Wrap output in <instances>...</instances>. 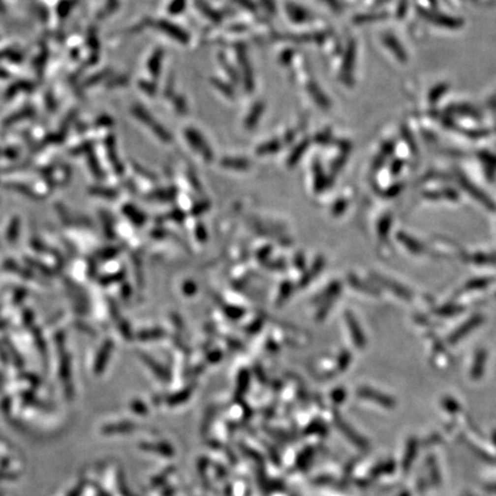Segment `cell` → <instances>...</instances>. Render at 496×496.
I'll list each match as a JSON object with an SVG mask.
<instances>
[{
    "mask_svg": "<svg viewBox=\"0 0 496 496\" xmlns=\"http://www.w3.org/2000/svg\"><path fill=\"white\" fill-rule=\"evenodd\" d=\"M132 113L134 114V116L137 117L138 120H140L144 124H146L151 127V130L153 131V133L155 136H157V138L164 143H170L171 141V134L169 131L165 129L164 126H162L160 123L156 122L153 117L150 115V113L146 112L143 107L136 106L133 107Z\"/></svg>",
    "mask_w": 496,
    "mask_h": 496,
    "instance_id": "1",
    "label": "cell"
},
{
    "mask_svg": "<svg viewBox=\"0 0 496 496\" xmlns=\"http://www.w3.org/2000/svg\"><path fill=\"white\" fill-rule=\"evenodd\" d=\"M184 133L186 140H187V143L191 145L193 150L198 152V153L205 158L206 162L213 161L214 158L213 150L210 148L208 143L205 140V138L201 136V133H200L199 131L193 129V127H187V129L184 131Z\"/></svg>",
    "mask_w": 496,
    "mask_h": 496,
    "instance_id": "2",
    "label": "cell"
},
{
    "mask_svg": "<svg viewBox=\"0 0 496 496\" xmlns=\"http://www.w3.org/2000/svg\"><path fill=\"white\" fill-rule=\"evenodd\" d=\"M460 183H461L462 187H463L465 191H466L467 193H470V194L473 196L474 199L479 200V201H480L482 205L486 207V208L491 209L492 212H494V210L496 209L495 203L493 202L487 195L484 194V192L480 191V189H479L478 187H475L474 185H472V183L470 181H467V179L463 177V176H461L460 177Z\"/></svg>",
    "mask_w": 496,
    "mask_h": 496,
    "instance_id": "3",
    "label": "cell"
},
{
    "mask_svg": "<svg viewBox=\"0 0 496 496\" xmlns=\"http://www.w3.org/2000/svg\"><path fill=\"white\" fill-rule=\"evenodd\" d=\"M157 29H160L161 31H163L164 33H167L168 36H170L174 39L178 40L179 43H187L189 37L186 31L181 29L176 24H172L168 21H157L156 22Z\"/></svg>",
    "mask_w": 496,
    "mask_h": 496,
    "instance_id": "4",
    "label": "cell"
},
{
    "mask_svg": "<svg viewBox=\"0 0 496 496\" xmlns=\"http://www.w3.org/2000/svg\"><path fill=\"white\" fill-rule=\"evenodd\" d=\"M238 58H239V61L241 63V67H243V76H244V84L245 89L247 91H251L254 88V78H253V71H251V68L249 65V61H248L246 51H245L244 47H240L238 50Z\"/></svg>",
    "mask_w": 496,
    "mask_h": 496,
    "instance_id": "5",
    "label": "cell"
},
{
    "mask_svg": "<svg viewBox=\"0 0 496 496\" xmlns=\"http://www.w3.org/2000/svg\"><path fill=\"white\" fill-rule=\"evenodd\" d=\"M344 318H346L347 325H348V327H349L351 337H353L355 343H356L357 346H362V344L364 343V336H363V333H362L360 324L357 323L355 316L350 311H346Z\"/></svg>",
    "mask_w": 496,
    "mask_h": 496,
    "instance_id": "6",
    "label": "cell"
},
{
    "mask_svg": "<svg viewBox=\"0 0 496 496\" xmlns=\"http://www.w3.org/2000/svg\"><path fill=\"white\" fill-rule=\"evenodd\" d=\"M374 279H375V281H379L380 284H384L385 287H387L388 289H391L392 292H394L396 295H399L400 298H402V299H405V300H409L410 298H411V293H410L409 289H406L405 287H402V286H400L398 282H394V281H392V280H389V279L387 278H382L380 277L379 275H374Z\"/></svg>",
    "mask_w": 496,
    "mask_h": 496,
    "instance_id": "7",
    "label": "cell"
},
{
    "mask_svg": "<svg viewBox=\"0 0 496 496\" xmlns=\"http://www.w3.org/2000/svg\"><path fill=\"white\" fill-rule=\"evenodd\" d=\"M482 322V317L481 316H473L472 318L466 320V323H464L460 329L456 330V332H454L451 334L450 340L451 342H455V341L460 340L462 337H464L465 334H467L471 330H473L474 327H477L479 324H481Z\"/></svg>",
    "mask_w": 496,
    "mask_h": 496,
    "instance_id": "8",
    "label": "cell"
},
{
    "mask_svg": "<svg viewBox=\"0 0 496 496\" xmlns=\"http://www.w3.org/2000/svg\"><path fill=\"white\" fill-rule=\"evenodd\" d=\"M308 92L311 98L315 100V102L322 108L327 109L330 107V101L327 99V96L324 94V92L322 91V89L319 88L318 84L316 82H310L308 85Z\"/></svg>",
    "mask_w": 496,
    "mask_h": 496,
    "instance_id": "9",
    "label": "cell"
},
{
    "mask_svg": "<svg viewBox=\"0 0 496 496\" xmlns=\"http://www.w3.org/2000/svg\"><path fill=\"white\" fill-rule=\"evenodd\" d=\"M264 110V103L263 102H256L253 106V108L250 109V113L248 114V116L246 117V121H245V127L247 130H253L256 124L260 121L262 114H263Z\"/></svg>",
    "mask_w": 496,
    "mask_h": 496,
    "instance_id": "10",
    "label": "cell"
},
{
    "mask_svg": "<svg viewBox=\"0 0 496 496\" xmlns=\"http://www.w3.org/2000/svg\"><path fill=\"white\" fill-rule=\"evenodd\" d=\"M324 264H325V260H324L323 256H318L316 258V261L313 262L312 267L309 269L308 271L306 272V276H303L301 280H300V286H307L310 281L312 280L313 278L316 277L317 275L319 274L320 271L323 270Z\"/></svg>",
    "mask_w": 496,
    "mask_h": 496,
    "instance_id": "11",
    "label": "cell"
},
{
    "mask_svg": "<svg viewBox=\"0 0 496 496\" xmlns=\"http://www.w3.org/2000/svg\"><path fill=\"white\" fill-rule=\"evenodd\" d=\"M222 167L232 169V170H247L250 167V162L243 157H224L220 161Z\"/></svg>",
    "mask_w": 496,
    "mask_h": 496,
    "instance_id": "12",
    "label": "cell"
},
{
    "mask_svg": "<svg viewBox=\"0 0 496 496\" xmlns=\"http://www.w3.org/2000/svg\"><path fill=\"white\" fill-rule=\"evenodd\" d=\"M286 9H287L288 16L291 17V20L294 21V22L298 23L306 22V21H308L309 19V13L307 12L305 8H302V7H300L298 5H294V3H288V5L286 6Z\"/></svg>",
    "mask_w": 496,
    "mask_h": 496,
    "instance_id": "13",
    "label": "cell"
},
{
    "mask_svg": "<svg viewBox=\"0 0 496 496\" xmlns=\"http://www.w3.org/2000/svg\"><path fill=\"white\" fill-rule=\"evenodd\" d=\"M313 174H315L313 175V187H315V191L322 192L327 184L326 178L324 176L322 167H320L318 161H315V163H313Z\"/></svg>",
    "mask_w": 496,
    "mask_h": 496,
    "instance_id": "14",
    "label": "cell"
},
{
    "mask_svg": "<svg viewBox=\"0 0 496 496\" xmlns=\"http://www.w3.org/2000/svg\"><path fill=\"white\" fill-rule=\"evenodd\" d=\"M308 147H309L308 140H303L298 145V146L294 147V150L291 152V154H289L288 156L287 160L288 167H294V165L299 162L300 158H301L302 155L305 154V152L308 150Z\"/></svg>",
    "mask_w": 496,
    "mask_h": 496,
    "instance_id": "15",
    "label": "cell"
},
{
    "mask_svg": "<svg viewBox=\"0 0 496 496\" xmlns=\"http://www.w3.org/2000/svg\"><path fill=\"white\" fill-rule=\"evenodd\" d=\"M123 213L125 214L127 218H130L131 222H133L136 225H143L145 223V219H146L145 218L144 214L133 206H125L123 209Z\"/></svg>",
    "mask_w": 496,
    "mask_h": 496,
    "instance_id": "16",
    "label": "cell"
},
{
    "mask_svg": "<svg viewBox=\"0 0 496 496\" xmlns=\"http://www.w3.org/2000/svg\"><path fill=\"white\" fill-rule=\"evenodd\" d=\"M398 237H399V240L401 241L403 245H405V246L408 247V249L410 251H412V253L419 254V253H422V251H424V246L419 243V241L412 239V238H410L409 236H406V234H404V233H399Z\"/></svg>",
    "mask_w": 496,
    "mask_h": 496,
    "instance_id": "17",
    "label": "cell"
},
{
    "mask_svg": "<svg viewBox=\"0 0 496 496\" xmlns=\"http://www.w3.org/2000/svg\"><path fill=\"white\" fill-rule=\"evenodd\" d=\"M281 148V143L277 139L267 141V143L260 145L256 148V154L265 155V154H274Z\"/></svg>",
    "mask_w": 496,
    "mask_h": 496,
    "instance_id": "18",
    "label": "cell"
},
{
    "mask_svg": "<svg viewBox=\"0 0 496 496\" xmlns=\"http://www.w3.org/2000/svg\"><path fill=\"white\" fill-rule=\"evenodd\" d=\"M162 55H163L162 51L157 50L153 54V57L150 59V61H148V69H150L151 74L153 75L154 77H156V76H158V74H160Z\"/></svg>",
    "mask_w": 496,
    "mask_h": 496,
    "instance_id": "19",
    "label": "cell"
},
{
    "mask_svg": "<svg viewBox=\"0 0 496 496\" xmlns=\"http://www.w3.org/2000/svg\"><path fill=\"white\" fill-rule=\"evenodd\" d=\"M292 291H293L292 282H289V281L281 282L280 288H279V295L277 298V303L279 306L282 305V302H285L286 300L291 296Z\"/></svg>",
    "mask_w": 496,
    "mask_h": 496,
    "instance_id": "20",
    "label": "cell"
},
{
    "mask_svg": "<svg viewBox=\"0 0 496 496\" xmlns=\"http://www.w3.org/2000/svg\"><path fill=\"white\" fill-rule=\"evenodd\" d=\"M198 6L201 12L205 14L207 17H209V20L215 21V22H219L220 21V15L217 12H215L213 8L207 5V3L203 1V0H198Z\"/></svg>",
    "mask_w": 496,
    "mask_h": 496,
    "instance_id": "21",
    "label": "cell"
},
{
    "mask_svg": "<svg viewBox=\"0 0 496 496\" xmlns=\"http://www.w3.org/2000/svg\"><path fill=\"white\" fill-rule=\"evenodd\" d=\"M107 148H108V155H109V160L112 161V163L114 164V168H115V171L117 174H122L123 172V167L121 164V162H119L116 157V152H115V146H114L113 139H110V144H107Z\"/></svg>",
    "mask_w": 496,
    "mask_h": 496,
    "instance_id": "22",
    "label": "cell"
},
{
    "mask_svg": "<svg viewBox=\"0 0 496 496\" xmlns=\"http://www.w3.org/2000/svg\"><path fill=\"white\" fill-rule=\"evenodd\" d=\"M176 196V189L175 188H163L160 189V191L154 192L153 193V198L157 200H172Z\"/></svg>",
    "mask_w": 496,
    "mask_h": 496,
    "instance_id": "23",
    "label": "cell"
},
{
    "mask_svg": "<svg viewBox=\"0 0 496 496\" xmlns=\"http://www.w3.org/2000/svg\"><path fill=\"white\" fill-rule=\"evenodd\" d=\"M389 225H391V217L386 216L380 220L379 223V238L380 240H385V238H387V234L389 232Z\"/></svg>",
    "mask_w": 496,
    "mask_h": 496,
    "instance_id": "24",
    "label": "cell"
},
{
    "mask_svg": "<svg viewBox=\"0 0 496 496\" xmlns=\"http://www.w3.org/2000/svg\"><path fill=\"white\" fill-rule=\"evenodd\" d=\"M348 281H350V284H351V286H353V287H355L356 289H360V291H364V292H368V293H373L374 295H375V293H378L377 289H374L373 287H365L363 282L358 280L357 278H355L354 276H350V277H348Z\"/></svg>",
    "mask_w": 496,
    "mask_h": 496,
    "instance_id": "25",
    "label": "cell"
},
{
    "mask_svg": "<svg viewBox=\"0 0 496 496\" xmlns=\"http://www.w3.org/2000/svg\"><path fill=\"white\" fill-rule=\"evenodd\" d=\"M425 195L427 196V198H431V199L443 198V196H446V198H448V199H456L457 198V194L453 191V189H447V191H442V192H430V193H426Z\"/></svg>",
    "mask_w": 496,
    "mask_h": 496,
    "instance_id": "26",
    "label": "cell"
},
{
    "mask_svg": "<svg viewBox=\"0 0 496 496\" xmlns=\"http://www.w3.org/2000/svg\"><path fill=\"white\" fill-rule=\"evenodd\" d=\"M19 230H20V219H13V222L12 224H10V226H9V229H8V234H7V237H8V240L9 241H15L16 240V238L17 236H19Z\"/></svg>",
    "mask_w": 496,
    "mask_h": 496,
    "instance_id": "27",
    "label": "cell"
},
{
    "mask_svg": "<svg viewBox=\"0 0 496 496\" xmlns=\"http://www.w3.org/2000/svg\"><path fill=\"white\" fill-rule=\"evenodd\" d=\"M488 284H489V280L486 278L473 279V280L468 281L465 287H466L467 289H480V288L486 287V286H488Z\"/></svg>",
    "mask_w": 496,
    "mask_h": 496,
    "instance_id": "28",
    "label": "cell"
},
{
    "mask_svg": "<svg viewBox=\"0 0 496 496\" xmlns=\"http://www.w3.org/2000/svg\"><path fill=\"white\" fill-rule=\"evenodd\" d=\"M225 313H226L227 317H230V318L238 319V318H240V317L244 316L245 310L241 309V308H238V307L230 306L225 309Z\"/></svg>",
    "mask_w": 496,
    "mask_h": 496,
    "instance_id": "29",
    "label": "cell"
},
{
    "mask_svg": "<svg viewBox=\"0 0 496 496\" xmlns=\"http://www.w3.org/2000/svg\"><path fill=\"white\" fill-rule=\"evenodd\" d=\"M163 336V332H162V330L160 329H154V330H148V331H144V332H141L139 333V338H141V339H155V338H160Z\"/></svg>",
    "mask_w": 496,
    "mask_h": 496,
    "instance_id": "30",
    "label": "cell"
},
{
    "mask_svg": "<svg viewBox=\"0 0 496 496\" xmlns=\"http://www.w3.org/2000/svg\"><path fill=\"white\" fill-rule=\"evenodd\" d=\"M213 84L215 85L217 89L220 90V91H222L226 96H231V98L233 96V90L231 89V86L226 85L225 83L220 82V81H218V79H213Z\"/></svg>",
    "mask_w": 496,
    "mask_h": 496,
    "instance_id": "31",
    "label": "cell"
},
{
    "mask_svg": "<svg viewBox=\"0 0 496 496\" xmlns=\"http://www.w3.org/2000/svg\"><path fill=\"white\" fill-rule=\"evenodd\" d=\"M186 3V0H174L169 6V12L170 14H178L183 12Z\"/></svg>",
    "mask_w": 496,
    "mask_h": 496,
    "instance_id": "32",
    "label": "cell"
},
{
    "mask_svg": "<svg viewBox=\"0 0 496 496\" xmlns=\"http://www.w3.org/2000/svg\"><path fill=\"white\" fill-rule=\"evenodd\" d=\"M461 311H462L461 307L447 306V307H443V308L439 309V312L437 313H440V315H443V316H453V315H456V313H460Z\"/></svg>",
    "mask_w": 496,
    "mask_h": 496,
    "instance_id": "33",
    "label": "cell"
},
{
    "mask_svg": "<svg viewBox=\"0 0 496 496\" xmlns=\"http://www.w3.org/2000/svg\"><path fill=\"white\" fill-rule=\"evenodd\" d=\"M351 60H353V53H351V51H349L346 54V59H344V62H343V68H342V75L343 76H349L350 75Z\"/></svg>",
    "mask_w": 496,
    "mask_h": 496,
    "instance_id": "34",
    "label": "cell"
},
{
    "mask_svg": "<svg viewBox=\"0 0 496 496\" xmlns=\"http://www.w3.org/2000/svg\"><path fill=\"white\" fill-rule=\"evenodd\" d=\"M91 192H93V194L100 195V196H105V198H114L115 196V192L112 191V189L108 188H100V187H94L91 189Z\"/></svg>",
    "mask_w": 496,
    "mask_h": 496,
    "instance_id": "35",
    "label": "cell"
},
{
    "mask_svg": "<svg viewBox=\"0 0 496 496\" xmlns=\"http://www.w3.org/2000/svg\"><path fill=\"white\" fill-rule=\"evenodd\" d=\"M209 206H210V205H209V203L207 202V201H203V202H199V203H196V205L192 208V214H193V215L198 216V215H200V214L205 213L206 210H208Z\"/></svg>",
    "mask_w": 496,
    "mask_h": 496,
    "instance_id": "36",
    "label": "cell"
},
{
    "mask_svg": "<svg viewBox=\"0 0 496 496\" xmlns=\"http://www.w3.org/2000/svg\"><path fill=\"white\" fill-rule=\"evenodd\" d=\"M346 207H347V202L344 201V200H339V201H337L336 203H334V206L332 208L333 215L338 216V215H340V214H342L343 210L346 209Z\"/></svg>",
    "mask_w": 496,
    "mask_h": 496,
    "instance_id": "37",
    "label": "cell"
},
{
    "mask_svg": "<svg viewBox=\"0 0 496 496\" xmlns=\"http://www.w3.org/2000/svg\"><path fill=\"white\" fill-rule=\"evenodd\" d=\"M175 105H176V109H177V112H178V113H181V114H185V113H186V110H187V107H186V102H185V100L183 99V98H181V96H178V98H176Z\"/></svg>",
    "mask_w": 496,
    "mask_h": 496,
    "instance_id": "38",
    "label": "cell"
},
{
    "mask_svg": "<svg viewBox=\"0 0 496 496\" xmlns=\"http://www.w3.org/2000/svg\"><path fill=\"white\" fill-rule=\"evenodd\" d=\"M195 236H196V238H198V240H200V241H205L206 240L207 233H206V229H205V227H203V225H198V226H196Z\"/></svg>",
    "mask_w": 496,
    "mask_h": 496,
    "instance_id": "39",
    "label": "cell"
},
{
    "mask_svg": "<svg viewBox=\"0 0 496 496\" xmlns=\"http://www.w3.org/2000/svg\"><path fill=\"white\" fill-rule=\"evenodd\" d=\"M183 291H184L186 294L193 295V293L195 292V284L194 282H186V284L183 286Z\"/></svg>",
    "mask_w": 496,
    "mask_h": 496,
    "instance_id": "40",
    "label": "cell"
},
{
    "mask_svg": "<svg viewBox=\"0 0 496 496\" xmlns=\"http://www.w3.org/2000/svg\"><path fill=\"white\" fill-rule=\"evenodd\" d=\"M316 141L318 144H323V145H325L327 143V140H330V136L327 133H318L316 136Z\"/></svg>",
    "mask_w": 496,
    "mask_h": 496,
    "instance_id": "41",
    "label": "cell"
},
{
    "mask_svg": "<svg viewBox=\"0 0 496 496\" xmlns=\"http://www.w3.org/2000/svg\"><path fill=\"white\" fill-rule=\"evenodd\" d=\"M116 254H117L116 249H107L106 251L100 253V256H103V258H110L112 256H115Z\"/></svg>",
    "mask_w": 496,
    "mask_h": 496,
    "instance_id": "42",
    "label": "cell"
},
{
    "mask_svg": "<svg viewBox=\"0 0 496 496\" xmlns=\"http://www.w3.org/2000/svg\"><path fill=\"white\" fill-rule=\"evenodd\" d=\"M327 5L332 7V8H334V10H338L339 9V5H338V1L337 0H324Z\"/></svg>",
    "mask_w": 496,
    "mask_h": 496,
    "instance_id": "43",
    "label": "cell"
}]
</instances>
